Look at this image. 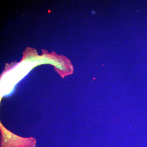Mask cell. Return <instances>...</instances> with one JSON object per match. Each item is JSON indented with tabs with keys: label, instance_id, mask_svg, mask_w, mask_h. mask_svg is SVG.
Returning a JSON list of instances; mask_svg holds the SVG:
<instances>
[{
	"label": "cell",
	"instance_id": "obj_1",
	"mask_svg": "<svg viewBox=\"0 0 147 147\" xmlns=\"http://www.w3.org/2000/svg\"><path fill=\"white\" fill-rule=\"evenodd\" d=\"M1 147H35L36 139L33 137H20L6 128L0 122Z\"/></svg>",
	"mask_w": 147,
	"mask_h": 147
}]
</instances>
